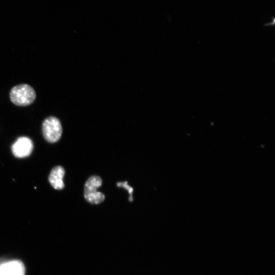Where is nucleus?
<instances>
[{
	"label": "nucleus",
	"instance_id": "obj_2",
	"mask_svg": "<svg viewBox=\"0 0 275 275\" xmlns=\"http://www.w3.org/2000/svg\"><path fill=\"white\" fill-rule=\"evenodd\" d=\"M102 183V179L98 176L92 175L88 178L84 188V197L88 203L97 205L104 200V195L97 191V188L101 186Z\"/></svg>",
	"mask_w": 275,
	"mask_h": 275
},
{
	"label": "nucleus",
	"instance_id": "obj_5",
	"mask_svg": "<svg viewBox=\"0 0 275 275\" xmlns=\"http://www.w3.org/2000/svg\"><path fill=\"white\" fill-rule=\"evenodd\" d=\"M24 266L19 260H11L0 264V275H24Z\"/></svg>",
	"mask_w": 275,
	"mask_h": 275
},
{
	"label": "nucleus",
	"instance_id": "obj_4",
	"mask_svg": "<svg viewBox=\"0 0 275 275\" xmlns=\"http://www.w3.org/2000/svg\"><path fill=\"white\" fill-rule=\"evenodd\" d=\"M33 150L32 141L28 137L21 136L17 139L11 147L13 154L17 158L29 156Z\"/></svg>",
	"mask_w": 275,
	"mask_h": 275
},
{
	"label": "nucleus",
	"instance_id": "obj_1",
	"mask_svg": "<svg viewBox=\"0 0 275 275\" xmlns=\"http://www.w3.org/2000/svg\"><path fill=\"white\" fill-rule=\"evenodd\" d=\"M36 97V92L33 88L25 84L13 87L10 92L11 101L14 104L20 106L30 105L35 101Z\"/></svg>",
	"mask_w": 275,
	"mask_h": 275
},
{
	"label": "nucleus",
	"instance_id": "obj_3",
	"mask_svg": "<svg viewBox=\"0 0 275 275\" xmlns=\"http://www.w3.org/2000/svg\"><path fill=\"white\" fill-rule=\"evenodd\" d=\"M42 130L44 138L50 143L58 142L61 138L63 131L60 121L53 116H50L44 120Z\"/></svg>",
	"mask_w": 275,
	"mask_h": 275
},
{
	"label": "nucleus",
	"instance_id": "obj_7",
	"mask_svg": "<svg viewBox=\"0 0 275 275\" xmlns=\"http://www.w3.org/2000/svg\"><path fill=\"white\" fill-rule=\"evenodd\" d=\"M117 186H118V187H120V186L123 187L124 188H125V189H126L128 190V193L130 194V197H129V200L130 201H132L133 200V198H132V193H133V188H132L131 187H130V186H129L127 184V182L125 181V182H118V183H117Z\"/></svg>",
	"mask_w": 275,
	"mask_h": 275
},
{
	"label": "nucleus",
	"instance_id": "obj_6",
	"mask_svg": "<svg viewBox=\"0 0 275 275\" xmlns=\"http://www.w3.org/2000/svg\"><path fill=\"white\" fill-rule=\"evenodd\" d=\"M65 173L64 168L61 166H56L51 170L48 176V181L54 189L61 190L64 188L63 178Z\"/></svg>",
	"mask_w": 275,
	"mask_h": 275
}]
</instances>
